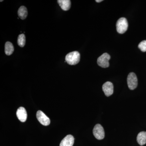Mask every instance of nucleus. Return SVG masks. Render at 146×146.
Masks as SVG:
<instances>
[{
    "label": "nucleus",
    "instance_id": "f257e3e1",
    "mask_svg": "<svg viewBox=\"0 0 146 146\" xmlns=\"http://www.w3.org/2000/svg\"><path fill=\"white\" fill-rule=\"evenodd\" d=\"M65 61L70 65L77 64L80 60V54L78 51L69 53L65 57Z\"/></svg>",
    "mask_w": 146,
    "mask_h": 146
},
{
    "label": "nucleus",
    "instance_id": "f03ea898",
    "mask_svg": "<svg viewBox=\"0 0 146 146\" xmlns=\"http://www.w3.org/2000/svg\"><path fill=\"white\" fill-rule=\"evenodd\" d=\"M128 27L127 20L125 18H121L118 20L116 24L117 31L120 34H123L127 31Z\"/></svg>",
    "mask_w": 146,
    "mask_h": 146
},
{
    "label": "nucleus",
    "instance_id": "7ed1b4c3",
    "mask_svg": "<svg viewBox=\"0 0 146 146\" xmlns=\"http://www.w3.org/2000/svg\"><path fill=\"white\" fill-rule=\"evenodd\" d=\"M127 85L130 90H134L138 86V79L135 73L131 72L128 75Z\"/></svg>",
    "mask_w": 146,
    "mask_h": 146
},
{
    "label": "nucleus",
    "instance_id": "20e7f679",
    "mask_svg": "<svg viewBox=\"0 0 146 146\" xmlns=\"http://www.w3.org/2000/svg\"><path fill=\"white\" fill-rule=\"evenodd\" d=\"M110 58V55L107 53H105L98 58L97 63L102 68H108L109 66V60Z\"/></svg>",
    "mask_w": 146,
    "mask_h": 146
},
{
    "label": "nucleus",
    "instance_id": "39448f33",
    "mask_svg": "<svg viewBox=\"0 0 146 146\" xmlns=\"http://www.w3.org/2000/svg\"><path fill=\"white\" fill-rule=\"evenodd\" d=\"M93 134L95 138L98 140L104 139L105 136V132L103 127L99 124L96 125L93 129Z\"/></svg>",
    "mask_w": 146,
    "mask_h": 146
},
{
    "label": "nucleus",
    "instance_id": "423d86ee",
    "mask_svg": "<svg viewBox=\"0 0 146 146\" xmlns=\"http://www.w3.org/2000/svg\"><path fill=\"white\" fill-rule=\"evenodd\" d=\"M36 117L39 123L43 125L48 126L50 123L49 118L41 110H38L36 112Z\"/></svg>",
    "mask_w": 146,
    "mask_h": 146
},
{
    "label": "nucleus",
    "instance_id": "0eeeda50",
    "mask_svg": "<svg viewBox=\"0 0 146 146\" xmlns=\"http://www.w3.org/2000/svg\"><path fill=\"white\" fill-rule=\"evenodd\" d=\"M113 89L114 86L113 84L110 82H107L103 85V91L106 96L109 97L113 94Z\"/></svg>",
    "mask_w": 146,
    "mask_h": 146
},
{
    "label": "nucleus",
    "instance_id": "6e6552de",
    "mask_svg": "<svg viewBox=\"0 0 146 146\" xmlns=\"http://www.w3.org/2000/svg\"><path fill=\"white\" fill-rule=\"evenodd\" d=\"M16 115L18 119L22 122H25L27 120V114L26 109L23 107L18 108L16 112Z\"/></svg>",
    "mask_w": 146,
    "mask_h": 146
},
{
    "label": "nucleus",
    "instance_id": "1a4fd4ad",
    "mask_svg": "<svg viewBox=\"0 0 146 146\" xmlns=\"http://www.w3.org/2000/svg\"><path fill=\"white\" fill-rule=\"evenodd\" d=\"M74 140V137L72 135H67L60 142V146H73Z\"/></svg>",
    "mask_w": 146,
    "mask_h": 146
},
{
    "label": "nucleus",
    "instance_id": "9d476101",
    "mask_svg": "<svg viewBox=\"0 0 146 146\" xmlns=\"http://www.w3.org/2000/svg\"><path fill=\"white\" fill-rule=\"evenodd\" d=\"M57 2L61 8L65 11L69 10L70 8L71 3L70 0H58Z\"/></svg>",
    "mask_w": 146,
    "mask_h": 146
},
{
    "label": "nucleus",
    "instance_id": "9b49d317",
    "mask_svg": "<svg viewBox=\"0 0 146 146\" xmlns=\"http://www.w3.org/2000/svg\"><path fill=\"white\" fill-rule=\"evenodd\" d=\"M137 141L141 146L144 145L146 143V131H141L138 133Z\"/></svg>",
    "mask_w": 146,
    "mask_h": 146
},
{
    "label": "nucleus",
    "instance_id": "f8f14e48",
    "mask_svg": "<svg viewBox=\"0 0 146 146\" xmlns=\"http://www.w3.org/2000/svg\"><path fill=\"white\" fill-rule=\"evenodd\" d=\"M18 13L19 18L22 20H25L28 16L27 9L25 7L22 6L18 9Z\"/></svg>",
    "mask_w": 146,
    "mask_h": 146
},
{
    "label": "nucleus",
    "instance_id": "ddd939ff",
    "mask_svg": "<svg viewBox=\"0 0 146 146\" xmlns=\"http://www.w3.org/2000/svg\"><path fill=\"white\" fill-rule=\"evenodd\" d=\"M14 50V47L12 43L9 42H7L5 43V52L6 54L8 56L12 54Z\"/></svg>",
    "mask_w": 146,
    "mask_h": 146
},
{
    "label": "nucleus",
    "instance_id": "4468645a",
    "mask_svg": "<svg viewBox=\"0 0 146 146\" xmlns=\"http://www.w3.org/2000/svg\"><path fill=\"white\" fill-rule=\"evenodd\" d=\"M26 43V37L24 34H20L18 36V44L19 46H25Z\"/></svg>",
    "mask_w": 146,
    "mask_h": 146
},
{
    "label": "nucleus",
    "instance_id": "2eb2a0df",
    "mask_svg": "<svg viewBox=\"0 0 146 146\" xmlns=\"http://www.w3.org/2000/svg\"><path fill=\"white\" fill-rule=\"evenodd\" d=\"M138 47L142 52H146V40L142 41L138 45Z\"/></svg>",
    "mask_w": 146,
    "mask_h": 146
},
{
    "label": "nucleus",
    "instance_id": "dca6fc26",
    "mask_svg": "<svg viewBox=\"0 0 146 146\" xmlns=\"http://www.w3.org/2000/svg\"><path fill=\"white\" fill-rule=\"evenodd\" d=\"M102 0H96V2H97V3H100V2H102Z\"/></svg>",
    "mask_w": 146,
    "mask_h": 146
},
{
    "label": "nucleus",
    "instance_id": "f3484780",
    "mask_svg": "<svg viewBox=\"0 0 146 146\" xmlns=\"http://www.w3.org/2000/svg\"><path fill=\"white\" fill-rule=\"evenodd\" d=\"M3 1H1V2H2Z\"/></svg>",
    "mask_w": 146,
    "mask_h": 146
}]
</instances>
